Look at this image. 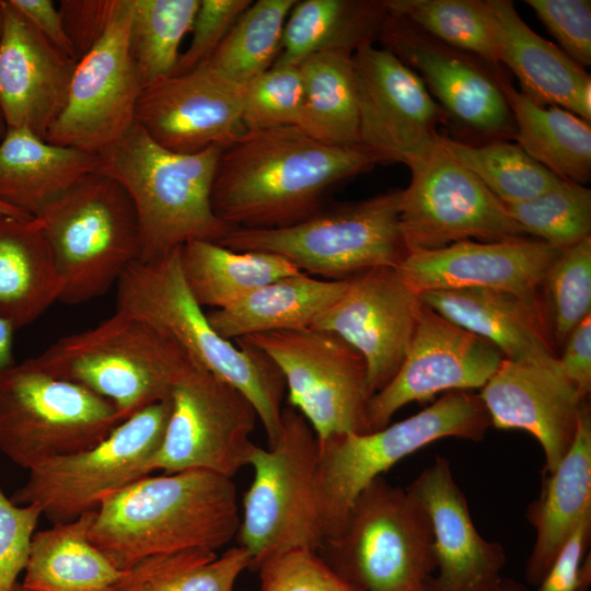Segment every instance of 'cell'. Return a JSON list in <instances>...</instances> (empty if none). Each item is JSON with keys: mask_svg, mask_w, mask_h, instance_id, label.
Here are the masks:
<instances>
[{"mask_svg": "<svg viewBox=\"0 0 591 591\" xmlns=\"http://www.w3.org/2000/svg\"><path fill=\"white\" fill-rule=\"evenodd\" d=\"M59 51L77 59L67 37L58 7L53 0H9Z\"/></svg>", "mask_w": 591, "mask_h": 591, "instance_id": "52", "label": "cell"}, {"mask_svg": "<svg viewBox=\"0 0 591 591\" xmlns=\"http://www.w3.org/2000/svg\"><path fill=\"white\" fill-rule=\"evenodd\" d=\"M352 55L345 49L324 50L298 65L303 82V105L298 127L325 144H360Z\"/></svg>", "mask_w": 591, "mask_h": 591, "instance_id": "36", "label": "cell"}, {"mask_svg": "<svg viewBox=\"0 0 591 591\" xmlns=\"http://www.w3.org/2000/svg\"><path fill=\"white\" fill-rule=\"evenodd\" d=\"M61 279L36 218L0 213V317L15 331L59 301Z\"/></svg>", "mask_w": 591, "mask_h": 591, "instance_id": "31", "label": "cell"}, {"mask_svg": "<svg viewBox=\"0 0 591 591\" xmlns=\"http://www.w3.org/2000/svg\"><path fill=\"white\" fill-rule=\"evenodd\" d=\"M408 169L412 176L402 189L399 212L408 254L471 239L526 237L505 204L441 144Z\"/></svg>", "mask_w": 591, "mask_h": 591, "instance_id": "15", "label": "cell"}, {"mask_svg": "<svg viewBox=\"0 0 591 591\" xmlns=\"http://www.w3.org/2000/svg\"><path fill=\"white\" fill-rule=\"evenodd\" d=\"M561 251L538 239L465 240L439 250L410 253L397 269L419 293L490 289L542 303L540 290L545 275Z\"/></svg>", "mask_w": 591, "mask_h": 591, "instance_id": "22", "label": "cell"}, {"mask_svg": "<svg viewBox=\"0 0 591 591\" xmlns=\"http://www.w3.org/2000/svg\"><path fill=\"white\" fill-rule=\"evenodd\" d=\"M494 16L499 63L517 77L521 91L541 105L563 107L591 120V77L557 45L536 34L510 0H487Z\"/></svg>", "mask_w": 591, "mask_h": 591, "instance_id": "27", "label": "cell"}, {"mask_svg": "<svg viewBox=\"0 0 591 591\" xmlns=\"http://www.w3.org/2000/svg\"><path fill=\"white\" fill-rule=\"evenodd\" d=\"M251 3V0H199L190 27V43L181 54L173 74L188 72L205 63Z\"/></svg>", "mask_w": 591, "mask_h": 591, "instance_id": "48", "label": "cell"}, {"mask_svg": "<svg viewBox=\"0 0 591 591\" xmlns=\"http://www.w3.org/2000/svg\"><path fill=\"white\" fill-rule=\"evenodd\" d=\"M248 465L253 479L244 494L236 534L251 567L290 551L322 548L318 441L306 419L285 407L278 440L267 448L255 444Z\"/></svg>", "mask_w": 591, "mask_h": 591, "instance_id": "6", "label": "cell"}, {"mask_svg": "<svg viewBox=\"0 0 591 591\" xmlns=\"http://www.w3.org/2000/svg\"><path fill=\"white\" fill-rule=\"evenodd\" d=\"M179 262L193 298L212 310L231 306L259 287L301 273L280 255L235 251L206 240L182 245Z\"/></svg>", "mask_w": 591, "mask_h": 591, "instance_id": "34", "label": "cell"}, {"mask_svg": "<svg viewBox=\"0 0 591 591\" xmlns=\"http://www.w3.org/2000/svg\"><path fill=\"white\" fill-rule=\"evenodd\" d=\"M478 396L493 427L536 438L545 456L543 473L554 472L570 449L587 403L560 370L508 359Z\"/></svg>", "mask_w": 591, "mask_h": 591, "instance_id": "24", "label": "cell"}, {"mask_svg": "<svg viewBox=\"0 0 591 591\" xmlns=\"http://www.w3.org/2000/svg\"><path fill=\"white\" fill-rule=\"evenodd\" d=\"M440 144L503 204L534 198L561 181L519 144L502 139L475 146L441 136Z\"/></svg>", "mask_w": 591, "mask_h": 591, "instance_id": "40", "label": "cell"}, {"mask_svg": "<svg viewBox=\"0 0 591 591\" xmlns=\"http://www.w3.org/2000/svg\"><path fill=\"white\" fill-rule=\"evenodd\" d=\"M505 206L525 234L555 248L565 250L590 236L591 190L584 185L561 179L534 198Z\"/></svg>", "mask_w": 591, "mask_h": 591, "instance_id": "42", "label": "cell"}, {"mask_svg": "<svg viewBox=\"0 0 591 591\" xmlns=\"http://www.w3.org/2000/svg\"><path fill=\"white\" fill-rule=\"evenodd\" d=\"M1 32H2V4H1V0H0V36H1ZM5 125H4V121L0 115V139L3 137V135L5 134Z\"/></svg>", "mask_w": 591, "mask_h": 591, "instance_id": "56", "label": "cell"}, {"mask_svg": "<svg viewBox=\"0 0 591 591\" xmlns=\"http://www.w3.org/2000/svg\"><path fill=\"white\" fill-rule=\"evenodd\" d=\"M296 1H252L202 65L237 86L247 85L275 65L285 24Z\"/></svg>", "mask_w": 591, "mask_h": 591, "instance_id": "38", "label": "cell"}, {"mask_svg": "<svg viewBox=\"0 0 591 591\" xmlns=\"http://www.w3.org/2000/svg\"><path fill=\"white\" fill-rule=\"evenodd\" d=\"M118 0H60L58 10L77 59L88 54L106 33Z\"/></svg>", "mask_w": 591, "mask_h": 591, "instance_id": "50", "label": "cell"}, {"mask_svg": "<svg viewBox=\"0 0 591 591\" xmlns=\"http://www.w3.org/2000/svg\"><path fill=\"white\" fill-rule=\"evenodd\" d=\"M43 227L61 279L59 301L105 294L140 258L137 213L125 189L100 170L46 206Z\"/></svg>", "mask_w": 591, "mask_h": 591, "instance_id": "7", "label": "cell"}, {"mask_svg": "<svg viewBox=\"0 0 591 591\" xmlns=\"http://www.w3.org/2000/svg\"><path fill=\"white\" fill-rule=\"evenodd\" d=\"M378 38L419 76L448 116L483 135L514 136L500 73L484 66L486 61L444 45L387 11Z\"/></svg>", "mask_w": 591, "mask_h": 591, "instance_id": "20", "label": "cell"}, {"mask_svg": "<svg viewBox=\"0 0 591 591\" xmlns=\"http://www.w3.org/2000/svg\"><path fill=\"white\" fill-rule=\"evenodd\" d=\"M100 165V155L8 128L0 139V201L34 218Z\"/></svg>", "mask_w": 591, "mask_h": 591, "instance_id": "28", "label": "cell"}, {"mask_svg": "<svg viewBox=\"0 0 591 591\" xmlns=\"http://www.w3.org/2000/svg\"><path fill=\"white\" fill-rule=\"evenodd\" d=\"M495 591H528V589L511 579H502Z\"/></svg>", "mask_w": 591, "mask_h": 591, "instance_id": "54", "label": "cell"}, {"mask_svg": "<svg viewBox=\"0 0 591 591\" xmlns=\"http://www.w3.org/2000/svg\"><path fill=\"white\" fill-rule=\"evenodd\" d=\"M303 82L298 65H274L243 90L242 120L246 130L299 125Z\"/></svg>", "mask_w": 591, "mask_h": 591, "instance_id": "44", "label": "cell"}, {"mask_svg": "<svg viewBox=\"0 0 591 591\" xmlns=\"http://www.w3.org/2000/svg\"><path fill=\"white\" fill-rule=\"evenodd\" d=\"M421 304L420 293L396 267L373 268L350 278L311 328L334 333L362 356L371 397L403 363Z\"/></svg>", "mask_w": 591, "mask_h": 591, "instance_id": "19", "label": "cell"}, {"mask_svg": "<svg viewBox=\"0 0 591 591\" xmlns=\"http://www.w3.org/2000/svg\"><path fill=\"white\" fill-rule=\"evenodd\" d=\"M222 148L176 153L155 143L135 124L101 155L100 171L130 197L139 223V260L159 259L189 241L219 242L232 228L211 205Z\"/></svg>", "mask_w": 591, "mask_h": 591, "instance_id": "4", "label": "cell"}, {"mask_svg": "<svg viewBox=\"0 0 591 591\" xmlns=\"http://www.w3.org/2000/svg\"><path fill=\"white\" fill-rule=\"evenodd\" d=\"M542 488L526 509L536 532L525 565L526 580L538 586L584 511L591 508V412L581 408L572 444L556 470L542 473Z\"/></svg>", "mask_w": 591, "mask_h": 591, "instance_id": "29", "label": "cell"}, {"mask_svg": "<svg viewBox=\"0 0 591 591\" xmlns=\"http://www.w3.org/2000/svg\"><path fill=\"white\" fill-rule=\"evenodd\" d=\"M420 299L450 322L491 343L505 359L560 370L543 303L490 289L425 291Z\"/></svg>", "mask_w": 591, "mask_h": 591, "instance_id": "26", "label": "cell"}, {"mask_svg": "<svg viewBox=\"0 0 591 591\" xmlns=\"http://www.w3.org/2000/svg\"><path fill=\"white\" fill-rule=\"evenodd\" d=\"M563 346L559 368L587 399L591 391V314L570 332Z\"/></svg>", "mask_w": 591, "mask_h": 591, "instance_id": "51", "label": "cell"}, {"mask_svg": "<svg viewBox=\"0 0 591 591\" xmlns=\"http://www.w3.org/2000/svg\"><path fill=\"white\" fill-rule=\"evenodd\" d=\"M558 47L576 63L591 65L590 0H526Z\"/></svg>", "mask_w": 591, "mask_h": 591, "instance_id": "47", "label": "cell"}, {"mask_svg": "<svg viewBox=\"0 0 591 591\" xmlns=\"http://www.w3.org/2000/svg\"><path fill=\"white\" fill-rule=\"evenodd\" d=\"M499 81L513 117L517 144L559 178L581 185L590 182V123L563 107L535 103L505 77Z\"/></svg>", "mask_w": 591, "mask_h": 591, "instance_id": "33", "label": "cell"}, {"mask_svg": "<svg viewBox=\"0 0 591 591\" xmlns=\"http://www.w3.org/2000/svg\"><path fill=\"white\" fill-rule=\"evenodd\" d=\"M490 426L478 394L451 391L424 410L391 426L318 442L317 483L324 542L340 530L363 489L398 461L443 438L479 441Z\"/></svg>", "mask_w": 591, "mask_h": 591, "instance_id": "9", "label": "cell"}, {"mask_svg": "<svg viewBox=\"0 0 591 591\" xmlns=\"http://www.w3.org/2000/svg\"><path fill=\"white\" fill-rule=\"evenodd\" d=\"M125 419L108 401L28 359L0 378V451L28 472L96 445Z\"/></svg>", "mask_w": 591, "mask_h": 591, "instance_id": "11", "label": "cell"}, {"mask_svg": "<svg viewBox=\"0 0 591 591\" xmlns=\"http://www.w3.org/2000/svg\"><path fill=\"white\" fill-rule=\"evenodd\" d=\"M243 90L200 65L144 86L135 124L172 152L190 154L211 146L225 149L245 132Z\"/></svg>", "mask_w": 591, "mask_h": 591, "instance_id": "21", "label": "cell"}, {"mask_svg": "<svg viewBox=\"0 0 591 591\" xmlns=\"http://www.w3.org/2000/svg\"><path fill=\"white\" fill-rule=\"evenodd\" d=\"M543 287L545 314L554 346L591 314V236L563 250L548 268Z\"/></svg>", "mask_w": 591, "mask_h": 591, "instance_id": "43", "label": "cell"}, {"mask_svg": "<svg viewBox=\"0 0 591 591\" xmlns=\"http://www.w3.org/2000/svg\"><path fill=\"white\" fill-rule=\"evenodd\" d=\"M130 20L131 0H118L104 36L77 61L48 142L101 155L135 125L143 82L129 48Z\"/></svg>", "mask_w": 591, "mask_h": 591, "instance_id": "16", "label": "cell"}, {"mask_svg": "<svg viewBox=\"0 0 591 591\" xmlns=\"http://www.w3.org/2000/svg\"><path fill=\"white\" fill-rule=\"evenodd\" d=\"M232 478L204 471L147 475L94 511L90 541L119 570L166 553L218 551L239 529Z\"/></svg>", "mask_w": 591, "mask_h": 591, "instance_id": "2", "label": "cell"}, {"mask_svg": "<svg viewBox=\"0 0 591 591\" xmlns=\"http://www.w3.org/2000/svg\"><path fill=\"white\" fill-rule=\"evenodd\" d=\"M386 15L379 0H301L290 10L275 65H299L331 49L355 53L373 43Z\"/></svg>", "mask_w": 591, "mask_h": 591, "instance_id": "35", "label": "cell"}, {"mask_svg": "<svg viewBox=\"0 0 591 591\" xmlns=\"http://www.w3.org/2000/svg\"><path fill=\"white\" fill-rule=\"evenodd\" d=\"M0 213L9 215V216L18 217V218H25V219L30 218V217H26V216L22 215L18 210L2 204L1 201H0Z\"/></svg>", "mask_w": 591, "mask_h": 591, "instance_id": "55", "label": "cell"}, {"mask_svg": "<svg viewBox=\"0 0 591 591\" xmlns=\"http://www.w3.org/2000/svg\"><path fill=\"white\" fill-rule=\"evenodd\" d=\"M359 103L360 146L378 163L408 167L440 144V124L449 117L419 76L373 43L352 55Z\"/></svg>", "mask_w": 591, "mask_h": 591, "instance_id": "17", "label": "cell"}, {"mask_svg": "<svg viewBox=\"0 0 591 591\" xmlns=\"http://www.w3.org/2000/svg\"><path fill=\"white\" fill-rule=\"evenodd\" d=\"M349 279L326 280L304 273L271 281L231 306L206 312L224 339L311 328L346 291Z\"/></svg>", "mask_w": 591, "mask_h": 591, "instance_id": "30", "label": "cell"}, {"mask_svg": "<svg viewBox=\"0 0 591 591\" xmlns=\"http://www.w3.org/2000/svg\"><path fill=\"white\" fill-rule=\"evenodd\" d=\"M18 591H31V590H27V589L23 588L22 584H21V587H20V589Z\"/></svg>", "mask_w": 591, "mask_h": 591, "instance_id": "57", "label": "cell"}, {"mask_svg": "<svg viewBox=\"0 0 591 591\" xmlns=\"http://www.w3.org/2000/svg\"><path fill=\"white\" fill-rule=\"evenodd\" d=\"M116 310L172 336L202 369L239 390L253 405L268 445L281 432L286 383L262 351L221 337L184 280L179 248L152 262H134L116 283Z\"/></svg>", "mask_w": 591, "mask_h": 591, "instance_id": "3", "label": "cell"}, {"mask_svg": "<svg viewBox=\"0 0 591 591\" xmlns=\"http://www.w3.org/2000/svg\"><path fill=\"white\" fill-rule=\"evenodd\" d=\"M170 412V399L149 405L96 445L47 461L30 471L11 500L37 505L53 524L95 511L106 498L150 475Z\"/></svg>", "mask_w": 591, "mask_h": 591, "instance_id": "12", "label": "cell"}, {"mask_svg": "<svg viewBox=\"0 0 591 591\" xmlns=\"http://www.w3.org/2000/svg\"><path fill=\"white\" fill-rule=\"evenodd\" d=\"M94 511L34 533L22 587L31 591H114L125 571L90 541Z\"/></svg>", "mask_w": 591, "mask_h": 591, "instance_id": "32", "label": "cell"}, {"mask_svg": "<svg viewBox=\"0 0 591 591\" xmlns=\"http://www.w3.org/2000/svg\"><path fill=\"white\" fill-rule=\"evenodd\" d=\"M375 164L360 144H325L297 126L246 130L221 152L212 209L232 229L290 227L322 210L335 185Z\"/></svg>", "mask_w": 591, "mask_h": 591, "instance_id": "1", "label": "cell"}, {"mask_svg": "<svg viewBox=\"0 0 591 591\" xmlns=\"http://www.w3.org/2000/svg\"><path fill=\"white\" fill-rule=\"evenodd\" d=\"M257 569L260 591H360L313 549L280 554Z\"/></svg>", "mask_w": 591, "mask_h": 591, "instance_id": "45", "label": "cell"}, {"mask_svg": "<svg viewBox=\"0 0 591 591\" xmlns=\"http://www.w3.org/2000/svg\"><path fill=\"white\" fill-rule=\"evenodd\" d=\"M401 197L398 189L340 204L279 229H232L217 243L280 255L301 273L326 280L397 268L408 255L399 221Z\"/></svg>", "mask_w": 591, "mask_h": 591, "instance_id": "8", "label": "cell"}, {"mask_svg": "<svg viewBox=\"0 0 591 591\" xmlns=\"http://www.w3.org/2000/svg\"><path fill=\"white\" fill-rule=\"evenodd\" d=\"M251 566L248 553L239 545L221 555L202 548L160 554L125 570L114 591H234Z\"/></svg>", "mask_w": 591, "mask_h": 591, "instance_id": "37", "label": "cell"}, {"mask_svg": "<svg viewBox=\"0 0 591 591\" xmlns=\"http://www.w3.org/2000/svg\"><path fill=\"white\" fill-rule=\"evenodd\" d=\"M28 361L108 401L127 419L170 399L175 385L199 367L169 334L129 313L65 336Z\"/></svg>", "mask_w": 591, "mask_h": 591, "instance_id": "5", "label": "cell"}, {"mask_svg": "<svg viewBox=\"0 0 591 591\" xmlns=\"http://www.w3.org/2000/svg\"><path fill=\"white\" fill-rule=\"evenodd\" d=\"M236 340L262 351L278 368L288 390V405L306 419L318 442L338 434L369 432L366 362L343 338L304 328Z\"/></svg>", "mask_w": 591, "mask_h": 591, "instance_id": "13", "label": "cell"}, {"mask_svg": "<svg viewBox=\"0 0 591 591\" xmlns=\"http://www.w3.org/2000/svg\"><path fill=\"white\" fill-rule=\"evenodd\" d=\"M503 359L491 343L422 303L403 363L393 379L368 399L369 432L387 426L408 403L424 402L445 391L482 389Z\"/></svg>", "mask_w": 591, "mask_h": 591, "instance_id": "18", "label": "cell"}, {"mask_svg": "<svg viewBox=\"0 0 591 591\" xmlns=\"http://www.w3.org/2000/svg\"><path fill=\"white\" fill-rule=\"evenodd\" d=\"M407 489L431 523L438 575L430 578L429 591H495L502 580L505 549L476 530L448 459L437 455Z\"/></svg>", "mask_w": 591, "mask_h": 591, "instance_id": "25", "label": "cell"}, {"mask_svg": "<svg viewBox=\"0 0 591 591\" xmlns=\"http://www.w3.org/2000/svg\"><path fill=\"white\" fill-rule=\"evenodd\" d=\"M199 0H131L129 48L143 88L175 72Z\"/></svg>", "mask_w": 591, "mask_h": 591, "instance_id": "41", "label": "cell"}, {"mask_svg": "<svg viewBox=\"0 0 591 591\" xmlns=\"http://www.w3.org/2000/svg\"><path fill=\"white\" fill-rule=\"evenodd\" d=\"M14 333L13 326L0 317V378L16 363L13 354Z\"/></svg>", "mask_w": 591, "mask_h": 591, "instance_id": "53", "label": "cell"}, {"mask_svg": "<svg viewBox=\"0 0 591 591\" xmlns=\"http://www.w3.org/2000/svg\"><path fill=\"white\" fill-rule=\"evenodd\" d=\"M390 14L401 16L434 39L499 63L494 16L487 0H384Z\"/></svg>", "mask_w": 591, "mask_h": 591, "instance_id": "39", "label": "cell"}, {"mask_svg": "<svg viewBox=\"0 0 591 591\" xmlns=\"http://www.w3.org/2000/svg\"><path fill=\"white\" fill-rule=\"evenodd\" d=\"M170 402L152 472L204 471L232 478L248 465L258 417L239 390L196 367L175 385Z\"/></svg>", "mask_w": 591, "mask_h": 591, "instance_id": "14", "label": "cell"}, {"mask_svg": "<svg viewBox=\"0 0 591 591\" xmlns=\"http://www.w3.org/2000/svg\"><path fill=\"white\" fill-rule=\"evenodd\" d=\"M591 508L587 509L565 541L538 584L537 591H586L591 581Z\"/></svg>", "mask_w": 591, "mask_h": 591, "instance_id": "49", "label": "cell"}, {"mask_svg": "<svg viewBox=\"0 0 591 591\" xmlns=\"http://www.w3.org/2000/svg\"><path fill=\"white\" fill-rule=\"evenodd\" d=\"M42 510L35 503L16 505L0 488V591H18Z\"/></svg>", "mask_w": 591, "mask_h": 591, "instance_id": "46", "label": "cell"}, {"mask_svg": "<svg viewBox=\"0 0 591 591\" xmlns=\"http://www.w3.org/2000/svg\"><path fill=\"white\" fill-rule=\"evenodd\" d=\"M0 115L5 128L46 135L67 101L76 59L51 45L9 1L1 0Z\"/></svg>", "mask_w": 591, "mask_h": 591, "instance_id": "23", "label": "cell"}, {"mask_svg": "<svg viewBox=\"0 0 591 591\" xmlns=\"http://www.w3.org/2000/svg\"><path fill=\"white\" fill-rule=\"evenodd\" d=\"M322 548L331 566L360 591H429L436 569L425 508L407 488L383 476L357 497L340 530Z\"/></svg>", "mask_w": 591, "mask_h": 591, "instance_id": "10", "label": "cell"}]
</instances>
